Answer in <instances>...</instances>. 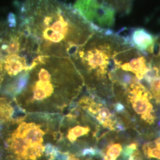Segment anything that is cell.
Segmentation results:
<instances>
[{"label": "cell", "mask_w": 160, "mask_h": 160, "mask_svg": "<svg viewBox=\"0 0 160 160\" xmlns=\"http://www.w3.org/2000/svg\"><path fill=\"white\" fill-rule=\"evenodd\" d=\"M89 128L82 126H76L74 128L69 131L68 138L71 142H74L78 137L87 134L89 132Z\"/></svg>", "instance_id": "5b68a950"}, {"label": "cell", "mask_w": 160, "mask_h": 160, "mask_svg": "<svg viewBox=\"0 0 160 160\" xmlns=\"http://www.w3.org/2000/svg\"><path fill=\"white\" fill-rule=\"evenodd\" d=\"M8 142L12 152L16 155L17 160H26V151L30 145L22 136L14 133Z\"/></svg>", "instance_id": "3957f363"}, {"label": "cell", "mask_w": 160, "mask_h": 160, "mask_svg": "<svg viewBox=\"0 0 160 160\" xmlns=\"http://www.w3.org/2000/svg\"><path fill=\"white\" fill-rule=\"evenodd\" d=\"M143 154L147 158H154L157 160H160V148H155L149 149L143 145L142 147Z\"/></svg>", "instance_id": "52a82bcc"}, {"label": "cell", "mask_w": 160, "mask_h": 160, "mask_svg": "<svg viewBox=\"0 0 160 160\" xmlns=\"http://www.w3.org/2000/svg\"><path fill=\"white\" fill-rule=\"evenodd\" d=\"M44 132L33 123H30L29 128L22 135L30 145H42Z\"/></svg>", "instance_id": "277c9868"}, {"label": "cell", "mask_w": 160, "mask_h": 160, "mask_svg": "<svg viewBox=\"0 0 160 160\" xmlns=\"http://www.w3.org/2000/svg\"><path fill=\"white\" fill-rule=\"evenodd\" d=\"M47 97L45 92L38 87H35L33 91V97L34 99L36 100H41Z\"/></svg>", "instance_id": "9c48e42d"}, {"label": "cell", "mask_w": 160, "mask_h": 160, "mask_svg": "<svg viewBox=\"0 0 160 160\" xmlns=\"http://www.w3.org/2000/svg\"><path fill=\"white\" fill-rule=\"evenodd\" d=\"M119 32L132 47L143 54H150L158 37V35L152 34L147 30L141 28L127 29L126 32L122 29Z\"/></svg>", "instance_id": "7a4b0ae2"}, {"label": "cell", "mask_w": 160, "mask_h": 160, "mask_svg": "<svg viewBox=\"0 0 160 160\" xmlns=\"http://www.w3.org/2000/svg\"><path fill=\"white\" fill-rule=\"evenodd\" d=\"M137 143L133 142L130 143L126 146L123 149H122V157L123 160H126L129 158L135 151L137 149Z\"/></svg>", "instance_id": "ba28073f"}, {"label": "cell", "mask_w": 160, "mask_h": 160, "mask_svg": "<svg viewBox=\"0 0 160 160\" xmlns=\"http://www.w3.org/2000/svg\"><path fill=\"white\" fill-rule=\"evenodd\" d=\"M16 6L18 23L41 56L71 58L98 28L59 0H24Z\"/></svg>", "instance_id": "6da1fadb"}, {"label": "cell", "mask_w": 160, "mask_h": 160, "mask_svg": "<svg viewBox=\"0 0 160 160\" xmlns=\"http://www.w3.org/2000/svg\"><path fill=\"white\" fill-rule=\"evenodd\" d=\"M67 160H79L78 159H77V158H76L74 156V155L70 154L69 155H68V158H67Z\"/></svg>", "instance_id": "8fae6325"}, {"label": "cell", "mask_w": 160, "mask_h": 160, "mask_svg": "<svg viewBox=\"0 0 160 160\" xmlns=\"http://www.w3.org/2000/svg\"><path fill=\"white\" fill-rule=\"evenodd\" d=\"M90 160V159H88V160Z\"/></svg>", "instance_id": "7c38bea8"}, {"label": "cell", "mask_w": 160, "mask_h": 160, "mask_svg": "<svg viewBox=\"0 0 160 160\" xmlns=\"http://www.w3.org/2000/svg\"><path fill=\"white\" fill-rule=\"evenodd\" d=\"M122 147L119 143H113L109 145L106 151V155L110 158L116 160L122 152Z\"/></svg>", "instance_id": "8992f818"}, {"label": "cell", "mask_w": 160, "mask_h": 160, "mask_svg": "<svg viewBox=\"0 0 160 160\" xmlns=\"http://www.w3.org/2000/svg\"><path fill=\"white\" fill-rule=\"evenodd\" d=\"M115 110L119 112V113H122L125 111V107L124 106L120 103H118L115 105Z\"/></svg>", "instance_id": "30bf717a"}]
</instances>
